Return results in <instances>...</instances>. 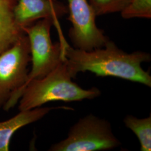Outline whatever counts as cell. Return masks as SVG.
<instances>
[{"label":"cell","mask_w":151,"mask_h":151,"mask_svg":"<svg viewBox=\"0 0 151 151\" xmlns=\"http://www.w3.org/2000/svg\"><path fill=\"white\" fill-rule=\"evenodd\" d=\"M130 0H88L96 16L121 12Z\"/></svg>","instance_id":"11"},{"label":"cell","mask_w":151,"mask_h":151,"mask_svg":"<svg viewBox=\"0 0 151 151\" xmlns=\"http://www.w3.org/2000/svg\"><path fill=\"white\" fill-rule=\"evenodd\" d=\"M120 145L107 120L90 114L69 130L67 137L53 145L51 151H96L112 150Z\"/></svg>","instance_id":"4"},{"label":"cell","mask_w":151,"mask_h":151,"mask_svg":"<svg viewBox=\"0 0 151 151\" xmlns=\"http://www.w3.org/2000/svg\"><path fill=\"white\" fill-rule=\"evenodd\" d=\"M72 78L65 58L47 75L27 83L19 100V110L41 107L51 101H78L100 96L101 92L96 87L83 89Z\"/></svg>","instance_id":"2"},{"label":"cell","mask_w":151,"mask_h":151,"mask_svg":"<svg viewBox=\"0 0 151 151\" xmlns=\"http://www.w3.org/2000/svg\"><path fill=\"white\" fill-rule=\"evenodd\" d=\"M64 55L72 78L80 72L90 71L97 76L115 77L151 86V76L143 69V62L151 60V55L142 51L128 53L109 40L103 48L85 51L68 44Z\"/></svg>","instance_id":"1"},{"label":"cell","mask_w":151,"mask_h":151,"mask_svg":"<svg viewBox=\"0 0 151 151\" xmlns=\"http://www.w3.org/2000/svg\"><path fill=\"white\" fill-rule=\"evenodd\" d=\"M125 19L133 18H151V0H130L128 5L121 12Z\"/></svg>","instance_id":"10"},{"label":"cell","mask_w":151,"mask_h":151,"mask_svg":"<svg viewBox=\"0 0 151 151\" xmlns=\"http://www.w3.org/2000/svg\"><path fill=\"white\" fill-rule=\"evenodd\" d=\"M54 108H34L19 111L10 119L0 122V151H9L12 137L17 130L43 118Z\"/></svg>","instance_id":"8"},{"label":"cell","mask_w":151,"mask_h":151,"mask_svg":"<svg viewBox=\"0 0 151 151\" xmlns=\"http://www.w3.org/2000/svg\"><path fill=\"white\" fill-rule=\"evenodd\" d=\"M68 13L67 7L56 0H18L14 10L16 24L24 28L39 20L52 18L60 35V41H64L58 19Z\"/></svg>","instance_id":"7"},{"label":"cell","mask_w":151,"mask_h":151,"mask_svg":"<svg viewBox=\"0 0 151 151\" xmlns=\"http://www.w3.org/2000/svg\"><path fill=\"white\" fill-rule=\"evenodd\" d=\"M53 25V20L48 17L24 28L30 43L32 68L22 89V95L29 82L47 75L65 58L64 49L66 45H63L60 42L54 44L52 42L50 30Z\"/></svg>","instance_id":"5"},{"label":"cell","mask_w":151,"mask_h":151,"mask_svg":"<svg viewBox=\"0 0 151 151\" xmlns=\"http://www.w3.org/2000/svg\"><path fill=\"white\" fill-rule=\"evenodd\" d=\"M30 62V43L26 34L0 54V108L9 111L19 102Z\"/></svg>","instance_id":"3"},{"label":"cell","mask_w":151,"mask_h":151,"mask_svg":"<svg viewBox=\"0 0 151 151\" xmlns=\"http://www.w3.org/2000/svg\"><path fill=\"white\" fill-rule=\"evenodd\" d=\"M68 20L72 27L68 35L74 48L85 51L103 48L109 40L97 27L96 15L88 0H67Z\"/></svg>","instance_id":"6"},{"label":"cell","mask_w":151,"mask_h":151,"mask_svg":"<svg viewBox=\"0 0 151 151\" xmlns=\"http://www.w3.org/2000/svg\"><path fill=\"white\" fill-rule=\"evenodd\" d=\"M126 127L132 130L138 137L140 151L151 150V116L139 119L133 115H127L124 119Z\"/></svg>","instance_id":"9"}]
</instances>
